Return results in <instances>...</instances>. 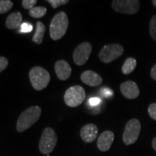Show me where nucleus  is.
<instances>
[{
	"mask_svg": "<svg viewBox=\"0 0 156 156\" xmlns=\"http://www.w3.org/2000/svg\"><path fill=\"white\" fill-rule=\"evenodd\" d=\"M41 114V108L38 106L29 107L18 117L16 129L18 132H23L37 122Z\"/></svg>",
	"mask_w": 156,
	"mask_h": 156,
	"instance_id": "f257e3e1",
	"label": "nucleus"
},
{
	"mask_svg": "<svg viewBox=\"0 0 156 156\" xmlns=\"http://www.w3.org/2000/svg\"><path fill=\"white\" fill-rule=\"evenodd\" d=\"M69 20L67 15L64 12H58L53 17L50 23V36L53 40L58 41L61 39L67 32Z\"/></svg>",
	"mask_w": 156,
	"mask_h": 156,
	"instance_id": "f03ea898",
	"label": "nucleus"
},
{
	"mask_svg": "<svg viewBox=\"0 0 156 156\" xmlns=\"http://www.w3.org/2000/svg\"><path fill=\"white\" fill-rule=\"evenodd\" d=\"M31 85L36 90H42L48 86L51 77L46 69L41 67H34L29 73Z\"/></svg>",
	"mask_w": 156,
	"mask_h": 156,
	"instance_id": "7ed1b4c3",
	"label": "nucleus"
},
{
	"mask_svg": "<svg viewBox=\"0 0 156 156\" xmlns=\"http://www.w3.org/2000/svg\"><path fill=\"white\" fill-rule=\"evenodd\" d=\"M57 135L52 128L46 127L43 132L39 142V150L44 155H49L55 148Z\"/></svg>",
	"mask_w": 156,
	"mask_h": 156,
	"instance_id": "20e7f679",
	"label": "nucleus"
},
{
	"mask_svg": "<svg viewBox=\"0 0 156 156\" xmlns=\"http://www.w3.org/2000/svg\"><path fill=\"white\" fill-rule=\"evenodd\" d=\"M85 91L83 87L80 85H74L66 90L64 100L67 106L75 108L85 101Z\"/></svg>",
	"mask_w": 156,
	"mask_h": 156,
	"instance_id": "39448f33",
	"label": "nucleus"
},
{
	"mask_svg": "<svg viewBox=\"0 0 156 156\" xmlns=\"http://www.w3.org/2000/svg\"><path fill=\"white\" fill-rule=\"evenodd\" d=\"M141 131V124L136 119H132L126 123L124 133L123 142L126 145L135 143L139 137Z\"/></svg>",
	"mask_w": 156,
	"mask_h": 156,
	"instance_id": "423d86ee",
	"label": "nucleus"
},
{
	"mask_svg": "<svg viewBox=\"0 0 156 156\" xmlns=\"http://www.w3.org/2000/svg\"><path fill=\"white\" fill-rule=\"evenodd\" d=\"M124 53V48L122 45L112 44L105 45L98 54V57L103 63H110L120 57Z\"/></svg>",
	"mask_w": 156,
	"mask_h": 156,
	"instance_id": "0eeeda50",
	"label": "nucleus"
},
{
	"mask_svg": "<svg viewBox=\"0 0 156 156\" xmlns=\"http://www.w3.org/2000/svg\"><path fill=\"white\" fill-rule=\"evenodd\" d=\"M140 2L137 0H114L112 8L117 12L126 15H134L140 9Z\"/></svg>",
	"mask_w": 156,
	"mask_h": 156,
	"instance_id": "6e6552de",
	"label": "nucleus"
},
{
	"mask_svg": "<svg viewBox=\"0 0 156 156\" xmlns=\"http://www.w3.org/2000/svg\"><path fill=\"white\" fill-rule=\"evenodd\" d=\"M92 52V46L88 42L82 43L76 47L73 53V61L75 64L82 66L86 63Z\"/></svg>",
	"mask_w": 156,
	"mask_h": 156,
	"instance_id": "1a4fd4ad",
	"label": "nucleus"
},
{
	"mask_svg": "<svg viewBox=\"0 0 156 156\" xmlns=\"http://www.w3.org/2000/svg\"><path fill=\"white\" fill-rule=\"evenodd\" d=\"M120 90L122 95L128 99H135L140 95V90L137 85L131 80L121 84Z\"/></svg>",
	"mask_w": 156,
	"mask_h": 156,
	"instance_id": "9d476101",
	"label": "nucleus"
},
{
	"mask_svg": "<svg viewBox=\"0 0 156 156\" xmlns=\"http://www.w3.org/2000/svg\"><path fill=\"white\" fill-rule=\"evenodd\" d=\"M114 140V132L109 130L103 132L101 134V135L98 137L97 146L98 148L101 151L106 152L108 151L112 147L113 142Z\"/></svg>",
	"mask_w": 156,
	"mask_h": 156,
	"instance_id": "9b49d317",
	"label": "nucleus"
},
{
	"mask_svg": "<svg viewBox=\"0 0 156 156\" xmlns=\"http://www.w3.org/2000/svg\"><path fill=\"white\" fill-rule=\"evenodd\" d=\"M98 129L94 124H88L83 126L80 130L82 140L86 143H91L96 139Z\"/></svg>",
	"mask_w": 156,
	"mask_h": 156,
	"instance_id": "f8f14e48",
	"label": "nucleus"
},
{
	"mask_svg": "<svg viewBox=\"0 0 156 156\" xmlns=\"http://www.w3.org/2000/svg\"><path fill=\"white\" fill-rule=\"evenodd\" d=\"M54 69L56 76L60 80H67L72 74V68L65 60H59L55 63Z\"/></svg>",
	"mask_w": 156,
	"mask_h": 156,
	"instance_id": "ddd939ff",
	"label": "nucleus"
},
{
	"mask_svg": "<svg viewBox=\"0 0 156 156\" xmlns=\"http://www.w3.org/2000/svg\"><path fill=\"white\" fill-rule=\"evenodd\" d=\"M80 78L84 83L91 87L98 86L103 82L102 77L91 70H87L82 73Z\"/></svg>",
	"mask_w": 156,
	"mask_h": 156,
	"instance_id": "4468645a",
	"label": "nucleus"
},
{
	"mask_svg": "<svg viewBox=\"0 0 156 156\" xmlns=\"http://www.w3.org/2000/svg\"><path fill=\"white\" fill-rule=\"evenodd\" d=\"M23 20L22 14L19 12L11 13L8 17H7L5 22V25L8 29L12 30L19 28L21 25Z\"/></svg>",
	"mask_w": 156,
	"mask_h": 156,
	"instance_id": "2eb2a0df",
	"label": "nucleus"
},
{
	"mask_svg": "<svg viewBox=\"0 0 156 156\" xmlns=\"http://www.w3.org/2000/svg\"><path fill=\"white\" fill-rule=\"evenodd\" d=\"M46 32V26L41 21H38L36 23V32L33 36V41L36 44H41L44 40V36Z\"/></svg>",
	"mask_w": 156,
	"mask_h": 156,
	"instance_id": "dca6fc26",
	"label": "nucleus"
},
{
	"mask_svg": "<svg viewBox=\"0 0 156 156\" xmlns=\"http://www.w3.org/2000/svg\"><path fill=\"white\" fill-rule=\"evenodd\" d=\"M136 67V61L135 58L129 57L126 58L122 67V71L124 75H129L134 71Z\"/></svg>",
	"mask_w": 156,
	"mask_h": 156,
	"instance_id": "f3484780",
	"label": "nucleus"
},
{
	"mask_svg": "<svg viewBox=\"0 0 156 156\" xmlns=\"http://www.w3.org/2000/svg\"><path fill=\"white\" fill-rule=\"evenodd\" d=\"M47 9L44 7H36L29 10V14L34 18H41L46 15Z\"/></svg>",
	"mask_w": 156,
	"mask_h": 156,
	"instance_id": "a211bd4d",
	"label": "nucleus"
},
{
	"mask_svg": "<svg viewBox=\"0 0 156 156\" xmlns=\"http://www.w3.org/2000/svg\"><path fill=\"white\" fill-rule=\"evenodd\" d=\"M13 7V2L10 0H0V14H5Z\"/></svg>",
	"mask_w": 156,
	"mask_h": 156,
	"instance_id": "6ab92c4d",
	"label": "nucleus"
},
{
	"mask_svg": "<svg viewBox=\"0 0 156 156\" xmlns=\"http://www.w3.org/2000/svg\"><path fill=\"white\" fill-rule=\"evenodd\" d=\"M150 34L155 41H156V15L152 17L149 25Z\"/></svg>",
	"mask_w": 156,
	"mask_h": 156,
	"instance_id": "aec40b11",
	"label": "nucleus"
},
{
	"mask_svg": "<svg viewBox=\"0 0 156 156\" xmlns=\"http://www.w3.org/2000/svg\"><path fill=\"white\" fill-rule=\"evenodd\" d=\"M47 2L49 3L54 9H56L60 6L67 4L69 1L68 0H47Z\"/></svg>",
	"mask_w": 156,
	"mask_h": 156,
	"instance_id": "412c9836",
	"label": "nucleus"
},
{
	"mask_svg": "<svg viewBox=\"0 0 156 156\" xmlns=\"http://www.w3.org/2000/svg\"><path fill=\"white\" fill-rule=\"evenodd\" d=\"M36 3V0H23L22 6L25 9H31L34 8Z\"/></svg>",
	"mask_w": 156,
	"mask_h": 156,
	"instance_id": "4be33fe9",
	"label": "nucleus"
},
{
	"mask_svg": "<svg viewBox=\"0 0 156 156\" xmlns=\"http://www.w3.org/2000/svg\"><path fill=\"white\" fill-rule=\"evenodd\" d=\"M148 114L150 116L156 121V103H151L148 107Z\"/></svg>",
	"mask_w": 156,
	"mask_h": 156,
	"instance_id": "5701e85b",
	"label": "nucleus"
},
{
	"mask_svg": "<svg viewBox=\"0 0 156 156\" xmlns=\"http://www.w3.org/2000/svg\"><path fill=\"white\" fill-rule=\"evenodd\" d=\"M34 27L33 25L28 23H24L21 25L20 31L23 33H30L33 30Z\"/></svg>",
	"mask_w": 156,
	"mask_h": 156,
	"instance_id": "b1692460",
	"label": "nucleus"
},
{
	"mask_svg": "<svg viewBox=\"0 0 156 156\" xmlns=\"http://www.w3.org/2000/svg\"><path fill=\"white\" fill-rule=\"evenodd\" d=\"M8 60L4 56H0V73L4 71L8 66Z\"/></svg>",
	"mask_w": 156,
	"mask_h": 156,
	"instance_id": "393cba45",
	"label": "nucleus"
},
{
	"mask_svg": "<svg viewBox=\"0 0 156 156\" xmlns=\"http://www.w3.org/2000/svg\"><path fill=\"white\" fill-rule=\"evenodd\" d=\"M100 102H101V99L99 98H97V97L91 98L89 100V103L92 106H98V105L100 103Z\"/></svg>",
	"mask_w": 156,
	"mask_h": 156,
	"instance_id": "a878e982",
	"label": "nucleus"
},
{
	"mask_svg": "<svg viewBox=\"0 0 156 156\" xmlns=\"http://www.w3.org/2000/svg\"><path fill=\"white\" fill-rule=\"evenodd\" d=\"M151 77L153 78V80H156V64L153 66V68L151 69Z\"/></svg>",
	"mask_w": 156,
	"mask_h": 156,
	"instance_id": "bb28decb",
	"label": "nucleus"
},
{
	"mask_svg": "<svg viewBox=\"0 0 156 156\" xmlns=\"http://www.w3.org/2000/svg\"><path fill=\"white\" fill-rule=\"evenodd\" d=\"M103 94L105 97H108L113 95V92L110 89H104L103 90Z\"/></svg>",
	"mask_w": 156,
	"mask_h": 156,
	"instance_id": "cd10ccee",
	"label": "nucleus"
},
{
	"mask_svg": "<svg viewBox=\"0 0 156 156\" xmlns=\"http://www.w3.org/2000/svg\"><path fill=\"white\" fill-rule=\"evenodd\" d=\"M152 146H153V148L156 151V136L153 138V141H152Z\"/></svg>",
	"mask_w": 156,
	"mask_h": 156,
	"instance_id": "c85d7f7f",
	"label": "nucleus"
},
{
	"mask_svg": "<svg viewBox=\"0 0 156 156\" xmlns=\"http://www.w3.org/2000/svg\"><path fill=\"white\" fill-rule=\"evenodd\" d=\"M152 2H153V5L155 6V7H156V0H153Z\"/></svg>",
	"mask_w": 156,
	"mask_h": 156,
	"instance_id": "c756f323",
	"label": "nucleus"
}]
</instances>
